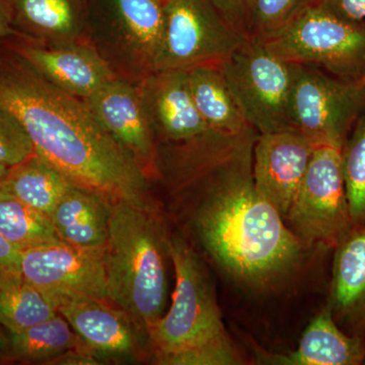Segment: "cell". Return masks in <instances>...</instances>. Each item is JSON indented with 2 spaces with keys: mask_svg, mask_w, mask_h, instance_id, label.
I'll use <instances>...</instances> for the list:
<instances>
[{
  "mask_svg": "<svg viewBox=\"0 0 365 365\" xmlns=\"http://www.w3.org/2000/svg\"><path fill=\"white\" fill-rule=\"evenodd\" d=\"M16 36L45 45L86 42L88 0H6Z\"/></svg>",
  "mask_w": 365,
  "mask_h": 365,
  "instance_id": "cell-17",
  "label": "cell"
},
{
  "mask_svg": "<svg viewBox=\"0 0 365 365\" xmlns=\"http://www.w3.org/2000/svg\"><path fill=\"white\" fill-rule=\"evenodd\" d=\"M9 168L6 167V165H0V182L2 181V179H4V176H6L7 170H9Z\"/></svg>",
  "mask_w": 365,
  "mask_h": 365,
  "instance_id": "cell-35",
  "label": "cell"
},
{
  "mask_svg": "<svg viewBox=\"0 0 365 365\" xmlns=\"http://www.w3.org/2000/svg\"><path fill=\"white\" fill-rule=\"evenodd\" d=\"M6 0H0V41L16 36Z\"/></svg>",
  "mask_w": 365,
  "mask_h": 365,
  "instance_id": "cell-33",
  "label": "cell"
},
{
  "mask_svg": "<svg viewBox=\"0 0 365 365\" xmlns=\"http://www.w3.org/2000/svg\"><path fill=\"white\" fill-rule=\"evenodd\" d=\"M112 201L71 185L50 215L62 242L102 253L109 237Z\"/></svg>",
  "mask_w": 365,
  "mask_h": 365,
  "instance_id": "cell-20",
  "label": "cell"
},
{
  "mask_svg": "<svg viewBox=\"0 0 365 365\" xmlns=\"http://www.w3.org/2000/svg\"><path fill=\"white\" fill-rule=\"evenodd\" d=\"M35 153L28 131L13 113L0 107V165L13 167Z\"/></svg>",
  "mask_w": 365,
  "mask_h": 365,
  "instance_id": "cell-28",
  "label": "cell"
},
{
  "mask_svg": "<svg viewBox=\"0 0 365 365\" xmlns=\"http://www.w3.org/2000/svg\"><path fill=\"white\" fill-rule=\"evenodd\" d=\"M248 40L210 0H169L163 6L155 71L220 68Z\"/></svg>",
  "mask_w": 365,
  "mask_h": 365,
  "instance_id": "cell-7",
  "label": "cell"
},
{
  "mask_svg": "<svg viewBox=\"0 0 365 365\" xmlns=\"http://www.w3.org/2000/svg\"><path fill=\"white\" fill-rule=\"evenodd\" d=\"M319 0H248L246 33L249 39L264 40Z\"/></svg>",
  "mask_w": 365,
  "mask_h": 365,
  "instance_id": "cell-27",
  "label": "cell"
},
{
  "mask_svg": "<svg viewBox=\"0 0 365 365\" xmlns=\"http://www.w3.org/2000/svg\"><path fill=\"white\" fill-rule=\"evenodd\" d=\"M20 270L44 292L66 290L109 302L102 253L48 242L21 252Z\"/></svg>",
  "mask_w": 365,
  "mask_h": 365,
  "instance_id": "cell-12",
  "label": "cell"
},
{
  "mask_svg": "<svg viewBox=\"0 0 365 365\" xmlns=\"http://www.w3.org/2000/svg\"><path fill=\"white\" fill-rule=\"evenodd\" d=\"M319 4L343 20L353 23L365 20V0H319Z\"/></svg>",
  "mask_w": 365,
  "mask_h": 365,
  "instance_id": "cell-29",
  "label": "cell"
},
{
  "mask_svg": "<svg viewBox=\"0 0 365 365\" xmlns=\"http://www.w3.org/2000/svg\"><path fill=\"white\" fill-rule=\"evenodd\" d=\"M287 63L321 67L338 78L357 81L365 73V23H353L319 4L262 40Z\"/></svg>",
  "mask_w": 365,
  "mask_h": 365,
  "instance_id": "cell-6",
  "label": "cell"
},
{
  "mask_svg": "<svg viewBox=\"0 0 365 365\" xmlns=\"http://www.w3.org/2000/svg\"><path fill=\"white\" fill-rule=\"evenodd\" d=\"M327 306L344 332L365 341V228L335 248Z\"/></svg>",
  "mask_w": 365,
  "mask_h": 365,
  "instance_id": "cell-18",
  "label": "cell"
},
{
  "mask_svg": "<svg viewBox=\"0 0 365 365\" xmlns=\"http://www.w3.org/2000/svg\"><path fill=\"white\" fill-rule=\"evenodd\" d=\"M188 79L197 111L208 128L230 135L251 128L228 88L222 69L197 67L188 71Z\"/></svg>",
  "mask_w": 365,
  "mask_h": 365,
  "instance_id": "cell-21",
  "label": "cell"
},
{
  "mask_svg": "<svg viewBox=\"0 0 365 365\" xmlns=\"http://www.w3.org/2000/svg\"><path fill=\"white\" fill-rule=\"evenodd\" d=\"M365 110V86L359 81L299 66L290 97L292 128L314 146L342 150Z\"/></svg>",
  "mask_w": 365,
  "mask_h": 365,
  "instance_id": "cell-10",
  "label": "cell"
},
{
  "mask_svg": "<svg viewBox=\"0 0 365 365\" xmlns=\"http://www.w3.org/2000/svg\"><path fill=\"white\" fill-rule=\"evenodd\" d=\"M223 18L246 34V9L248 0H210ZM249 38V37H248Z\"/></svg>",
  "mask_w": 365,
  "mask_h": 365,
  "instance_id": "cell-30",
  "label": "cell"
},
{
  "mask_svg": "<svg viewBox=\"0 0 365 365\" xmlns=\"http://www.w3.org/2000/svg\"><path fill=\"white\" fill-rule=\"evenodd\" d=\"M333 146H316L292 206L284 218L307 247L335 249L353 232L346 195L342 153Z\"/></svg>",
  "mask_w": 365,
  "mask_h": 365,
  "instance_id": "cell-9",
  "label": "cell"
},
{
  "mask_svg": "<svg viewBox=\"0 0 365 365\" xmlns=\"http://www.w3.org/2000/svg\"><path fill=\"white\" fill-rule=\"evenodd\" d=\"M364 364H365V360H364Z\"/></svg>",
  "mask_w": 365,
  "mask_h": 365,
  "instance_id": "cell-38",
  "label": "cell"
},
{
  "mask_svg": "<svg viewBox=\"0 0 365 365\" xmlns=\"http://www.w3.org/2000/svg\"><path fill=\"white\" fill-rule=\"evenodd\" d=\"M102 260L109 302L148 337L168 302L170 232L160 207L113 201Z\"/></svg>",
  "mask_w": 365,
  "mask_h": 365,
  "instance_id": "cell-4",
  "label": "cell"
},
{
  "mask_svg": "<svg viewBox=\"0 0 365 365\" xmlns=\"http://www.w3.org/2000/svg\"><path fill=\"white\" fill-rule=\"evenodd\" d=\"M85 101L106 130L153 181L157 141L144 115L137 83L114 78Z\"/></svg>",
  "mask_w": 365,
  "mask_h": 365,
  "instance_id": "cell-15",
  "label": "cell"
},
{
  "mask_svg": "<svg viewBox=\"0 0 365 365\" xmlns=\"http://www.w3.org/2000/svg\"><path fill=\"white\" fill-rule=\"evenodd\" d=\"M137 88L157 145L185 140L208 129L192 98L188 71H153Z\"/></svg>",
  "mask_w": 365,
  "mask_h": 365,
  "instance_id": "cell-16",
  "label": "cell"
},
{
  "mask_svg": "<svg viewBox=\"0 0 365 365\" xmlns=\"http://www.w3.org/2000/svg\"><path fill=\"white\" fill-rule=\"evenodd\" d=\"M0 235L16 248L25 250L61 241L51 218L36 210L0 185Z\"/></svg>",
  "mask_w": 365,
  "mask_h": 365,
  "instance_id": "cell-25",
  "label": "cell"
},
{
  "mask_svg": "<svg viewBox=\"0 0 365 365\" xmlns=\"http://www.w3.org/2000/svg\"><path fill=\"white\" fill-rule=\"evenodd\" d=\"M0 185L21 202L49 217L71 186L56 168L36 153L9 168Z\"/></svg>",
  "mask_w": 365,
  "mask_h": 365,
  "instance_id": "cell-22",
  "label": "cell"
},
{
  "mask_svg": "<svg viewBox=\"0 0 365 365\" xmlns=\"http://www.w3.org/2000/svg\"><path fill=\"white\" fill-rule=\"evenodd\" d=\"M357 81H359L360 85L365 86V73L364 74V76H361V78L357 79Z\"/></svg>",
  "mask_w": 365,
  "mask_h": 365,
  "instance_id": "cell-36",
  "label": "cell"
},
{
  "mask_svg": "<svg viewBox=\"0 0 365 365\" xmlns=\"http://www.w3.org/2000/svg\"><path fill=\"white\" fill-rule=\"evenodd\" d=\"M341 153L353 228H365V113L353 127Z\"/></svg>",
  "mask_w": 365,
  "mask_h": 365,
  "instance_id": "cell-26",
  "label": "cell"
},
{
  "mask_svg": "<svg viewBox=\"0 0 365 365\" xmlns=\"http://www.w3.org/2000/svg\"><path fill=\"white\" fill-rule=\"evenodd\" d=\"M9 350V338L0 331V357H6Z\"/></svg>",
  "mask_w": 365,
  "mask_h": 365,
  "instance_id": "cell-34",
  "label": "cell"
},
{
  "mask_svg": "<svg viewBox=\"0 0 365 365\" xmlns=\"http://www.w3.org/2000/svg\"><path fill=\"white\" fill-rule=\"evenodd\" d=\"M314 148L306 136L294 129L257 137L253 153L255 184L283 220L304 181Z\"/></svg>",
  "mask_w": 365,
  "mask_h": 365,
  "instance_id": "cell-13",
  "label": "cell"
},
{
  "mask_svg": "<svg viewBox=\"0 0 365 365\" xmlns=\"http://www.w3.org/2000/svg\"><path fill=\"white\" fill-rule=\"evenodd\" d=\"M160 1L163 2V4H165V2L169 1V0H160Z\"/></svg>",
  "mask_w": 365,
  "mask_h": 365,
  "instance_id": "cell-37",
  "label": "cell"
},
{
  "mask_svg": "<svg viewBox=\"0 0 365 365\" xmlns=\"http://www.w3.org/2000/svg\"><path fill=\"white\" fill-rule=\"evenodd\" d=\"M86 345L61 314L30 327L9 333L6 359L29 364H50L72 348Z\"/></svg>",
  "mask_w": 365,
  "mask_h": 365,
  "instance_id": "cell-24",
  "label": "cell"
},
{
  "mask_svg": "<svg viewBox=\"0 0 365 365\" xmlns=\"http://www.w3.org/2000/svg\"><path fill=\"white\" fill-rule=\"evenodd\" d=\"M104 360L98 357L86 345L72 348L53 360L50 364L61 365H96L104 364Z\"/></svg>",
  "mask_w": 365,
  "mask_h": 365,
  "instance_id": "cell-31",
  "label": "cell"
},
{
  "mask_svg": "<svg viewBox=\"0 0 365 365\" xmlns=\"http://www.w3.org/2000/svg\"><path fill=\"white\" fill-rule=\"evenodd\" d=\"M21 251L0 235V274L21 271Z\"/></svg>",
  "mask_w": 365,
  "mask_h": 365,
  "instance_id": "cell-32",
  "label": "cell"
},
{
  "mask_svg": "<svg viewBox=\"0 0 365 365\" xmlns=\"http://www.w3.org/2000/svg\"><path fill=\"white\" fill-rule=\"evenodd\" d=\"M57 313L104 361L148 359V340L121 309L108 300L66 290L45 292Z\"/></svg>",
  "mask_w": 365,
  "mask_h": 365,
  "instance_id": "cell-11",
  "label": "cell"
},
{
  "mask_svg": "<svg viewBox=\"0 0 365 365\" xmlns=\"http://www.w3.org/2000/svg\"><path fill=\"white\" fill-rule=\"evenodd\" d=\"M0 107L18 118L35 153L79 188L153 207L150 178L83 98L53 85L6 39L0 41Z\"/></svg>",
  "mask_w": 365,
  "mask_h": 365,
  "instance_id": "cell-2",
  "label": "cell"
},
{
  "mask_svg": "<svg viewBox=\"0 0 365 365\" xmlns=\"http://www.w3.org/2000/svg\"><path fill=\"white\" fill-rule=\"evenodd\" d=\"M58 314L44 290L35 287L21 271L0 274V325L16 333Z\"/></svg>",
  "mask_w": 365,
  "mask_h": 365,
  "instance_id": "cell-23",
  "label": "cell"
},
{
  "mask_svg": "<svg viewBox=\"0 0 365 365\" xmlns=\"http://www.w3.org/2000/svg\"><path fill=\"white\" fill-rule=\"evenodd\" d=\"M175 288L169 311L148 334L157 365H242L246 359L223 323L215 287L200 255L182 234H170Z\"/></svg>",
  "mask_w": 365,
  "mask_h": 365,
  "instance_id": "cell-3",
  "label": "cell"
},
{
  "mask_svg": "<svg viewBox=\"0 0 365 365\" xmlns=\"http://www.w3.org/2000/svg\"><path fill=\"white\" fill-rule=\"evenodd\" d=\"M6 40L43 78L83 100L115 78L90 43L45 45L18 36Z\"/></svg>",
  "mask_w": 365,
  "mask_h": 365,
  "instance_id": "cell-14",
  "label": "cell"
},
{
  "mask_svg": "<svg viewBox=\"0 0 365 365\" xmlns=\"http://www.w3.org/2000/svg\"><path fill=\"white\" fill-rule=\"evenodd\" d=\"M86 42L115 78L138 83L155 71L163 28L160 0H88Z\"/></svg>",
  "mask_w": 365,
  "mask_h": 365,
  "instance_id": "cell-5",
  "label": "cell"
},
{
  "mask_svg": "<svg viewBox=\"0 0 365 365\" xmlns=\"http://www.w3.org/2000/svg\"><path fill=\"white\" fill-rule=\"evenodd\" d=\"M297 67L256 39L247 41L220 67L245 119L259 134L294 129L290 97Z\"/></svg>",
  "mask_w": 365,
  "mask_h": 365,
  "instance_id": "cell-8",
  "label": "cell"
},
{
  "mask_svg": "<svg viewBox=\"0 0 365 365\" xmlns=\"http://www.w3.org/2000/svg\"><path fill=\"white\" fill-rule=\"evenodd\" d=\"M364 360L365 341L344 332L328 306L312 319L294 351L257 353V361L262 364L360 365Z\"/></svg>",
  "mask_w": 365,
  "mask_h": 365,
  "instance_id": "cell-19",
  "label": "cell"
},
{
  "mask_svg": "<svg viewBox=\"0 0 365 365\" xmlns=\"http://www.w3.org/2000/svg\"><path fill=\"white\" fill-rule=\"evenodd\" d=\"M259 133L198 135L158 143L153 180L190 244L237 282L263 288L297 267L309 248L261 195L253 174Z\"/></svg>",
  "mask_w": 365,
  "mask_h": 365,
  "instance_id": "cell-1",
  "label": "cell"
}]
</instances>
